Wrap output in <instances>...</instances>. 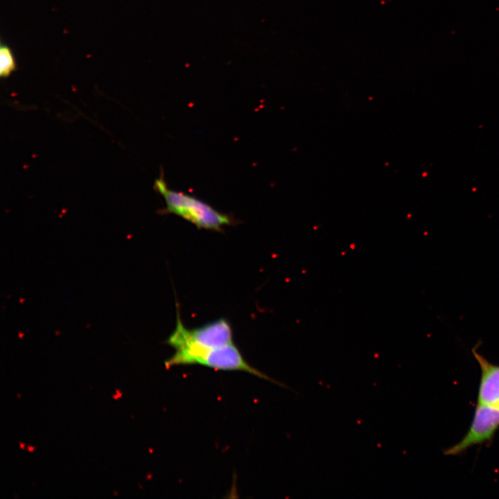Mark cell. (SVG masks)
<instances>
[{
	"label": "cell",
	"instance_id": "cell-1",
	"mask_svg": "<svg viewBox=\"0 0 499 499\" xmlns=\"http://www.w3.org/2000/svg\"><path fill=\"white\" fill-rule=\"evenodd\" d=\"M179 310L177 308L175 329L166 341L175 349L173 356L164 362L167 369L176 365H200L216 370L247 372L284 386L250 365L234 343L220 347H204L191 341L186 335V326Z\"/></svg>",
	"mask_w": 499,
	"mask_h": 499
},
{
	"label": "cell",
	"instance_id": "cell-2",
	"mask_svg": "<svg viewBox=\"0 0 499 499\" xmlns=\"http://www.w3.org/2000/svg\"><path fill=\"white\" fill-rule=\"evenodd\" d=\"M155 191L161 195L166 207L160 214H174L193 224L198 229L221 232L225 226L236 221L231 216L220 212L207 202L189 194L170 189L161 174L154 184Z\"/></svg>",
	"mask_w": 499,
	"mask_h": 499
},
{
	"label": "cell",
	"instance_id": "cell-3",
	"mask_svg": "<svg viewBox=\"0 0 499 499\" xmlns=\"http://www.w3.org/2000/svg\"><path fill=\"white\" fill-rule=\"evenodd\" d=\"M499 428V408L484 404H476L473 418L466 434L455 445L444 451L446 455H457L470 447L492 439Z\"/></svg>",
	"mask_w": 499,
	"mask_h": 499
},
{
	"label": "cell",
	"instance_id": "cell-4",
	"mask_svg": "<svg viewBox=\"0 0 499 499\" xmlns=\"http://www.w3.org/2000/svg\"><path fill=\"white\" fill-rule=\"evenodd\" d=\"M185 332L191 341L204 347H220L234 343L231 326L225 318L192 329L186 326Z\"/></svg>",
	"mask_w": 499,
	"mask_h": 499
},
{
	"label": "cell",
	"instance_id": "cell-5",
	"mask_svg": "<svg viewBox=\"0 0 499 499\" xmlns=\"http://www.w3.org/2000/svg\"><path fill=\"white\" fill-rule=\"evenodd\" d=\"M472 353L481 373L477 403L499 408V365L488 361L475 348L472 349Z\"/></svg>",
	"mask_w": 499,
	"mask_h": 499
},
{
	"label": "cell",
	"instance_id": "cell-6",
	"mask_svg": "<svg viewBox=\"0 0 499 499\" xmlns=\"http://www.w3.org/2000/svg\"><path fill=\"white\" fill-rule=\"evenodd\" d=\"M16 69V64L11 50L6 45L0 48V76L1 78L8 77Z\"/></svg>",
	"mask_w": 499,
	"mask_h": 499
}]
</instances>
